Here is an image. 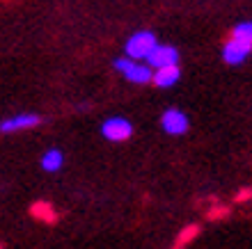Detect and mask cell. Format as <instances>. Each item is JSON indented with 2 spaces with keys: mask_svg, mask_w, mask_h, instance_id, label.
<instances>
[{
  "mask_svg": "<svg viewBox=\"0 0 252 249\" xmlns=\"http://www.w3.org/2000/svg\"><path fill=\"white\" fill-rule=\"evenodd\" d=\"M147 66L152 71L158 69H167V66H179V48L170 46V44H158L154 48V53L147 57Z\"/></svg>",
  "mask_w": 252,
  "mask_h": 249,
  "instance_id": "cell-6",
  "label": "cell"
},
{
  "mask_svg": "<svg viewBox=\"0 0 252 249\" xmlns=\"http://www.w3.org/2000/svg\"><path fill=\"white\" fill-rule=\"evenodd\" d=\"M197 236H199V226H197V224H190V226H186V229H184L179 236H177L174 249H184L192 240V238H197Z\"/></svg>",
  "mask_w": 252,
  "mask_h": 249,
  "instance_id": "cell-11",
  "label": "cell"
},
{
  "mask_svg": "<svg viewBox=\"0 0 252 249\" xmlns=\"http://www.w3.org/2000/svg\"><path fill=\"white\" fill-rule=\"evenodd\" d=\"M160 128H163V133L177 138V135L188 133L190 119H188V114L184 110H179V108H167V110H163V114H160Z\"/></svg>",
  "mask_w": 252,
  "mask_h": 249,
  "instance_id": "cell-3",
  "label": "cell"
},
{
  "mask_svg": "<svg viewBox=\"0 0 252 249\" xmlns=\"http://www.w3.org/2000/svg\"><path fill=\"white\" fill-rule=\"evenodd\" d=\"M232 37L234 39H241V41L252 44V21H241L239 26H234Z\"/></svg>",
  "mask_w": 252,
  "mask_h": 249,
  "instance_id": "cell-12",
  "label": "cell"
},
{
  "mask_svg": "<svg viewBox=\"0 0 252 249\" xmlns=\"http://www.w3.org/2000/svg\"><path fill=\"white\" fill-rule=\"evenodd\" d=\"M252 55V44H248V41H241V39H234V37H229V39L225 41V46H222V51H220V57H222V62L229 66H239L243 64L248 57Z\"/></svg>",
  "mask_w": 252,
  "mask_h": 249,
  "instance_id": "cell-5",
  "label": "cell"
},
{
  "mask_svg": "<svg viewBox=\"0 0 252 249\" xmlns=\"http://www.w3.org/2000/svg\"><path fill=\"white\" fill-rule=\"evenodd\" d=\"M158 46V39L152 30H138L133 32L124 44V57H131L135 62H147V57Z\"/></svg>",
  "mask_w": 252,
  "mask_h": 249,
  "instance_id": "cell-1",
  "label": "cell"
},
{
  "mask_svg": "<svg viewBox=\"0 0 252 249\" xmlns=\"http://www.w3.org/2000/svg\"><path fill=\"white\" fill-rule=\"evenodd\" d=\"M179 80H181V69L179 66H167V69L154 71L152 83L156 87H160V89H170V87H174Z\"/></svg>",
  "mask_w": 252,
  "mask_h": 249,
  "instance_id": "cell-9",
  "label": "cell"
},
{
  "mask_svg": "<svg viewBox=\"0 0 252 249\" xmlns=\"http://www.w3.org/2000/svg\"><path fill=\"white\" fill-rule=\"evenodd\" d=\"M101 135L108 142H126L133 135V124L126 117H108L101 124Z\"/></svg>",
  "mask_w": 252,
  "mask_h": 249,
  "instance_id": "cell-4",
  "label": "cell"
},
{
  "mask_svg": "<svg viewBox=\"0 0 252 249\" xmlns=\"http://www.w3.org/2000/svg\"><path fill=\"white\" fill-rule=\"evenodd\" d=\"M44 119L41 114L37 112H19V114H14V117H7L0 121V133H19V131H28V128H34V126H39Z\"/></svg>",
  "mask_w": 252,
  "mask_h": 249,
  "instance_id": "cell-7",
  "label": "cell"
},
{
  "mask_svg": "<svg viewBox=\"0 0 252 249\" xmlns=\"http://www.w3.org/2000/svg\"><path fill=\"white\" fill-rule=\"evenodd\" d=\"M0 249H2V245H0Z\"/></svg>",
  "mask_w": 252,
  "mask_h": 249,
  "instance_id": "cell-13",
  "label": "cell"
},
{
  "mask_svg": "<svg viewBox=\"0 0 252 249\" xmlns=\"http://www.w3.org/2000/svg\"><path fill=\"white\" fill-rule=\"evenodd\" d=\"M39 167L44 171H48V174L60 171L62 167H64V151H62L60 146H51V149H46L39 158Z\"/></svg>",
  "mask_w": 252,
  "mask_h": 249,
  "instance_id": "cell-8",
  "label": "cell"
},
{
  "mask_svg": "<svg viewBox=\"0 0 252 249\" xmlns=\"http://www.w3.org/2000/svg\"><path fill=\"white\" fill-rule=\"evenodd\" d=\"M113 69L120 71L133 85H147V83H152V78H154V71L147 66V62H135V59L124 57V55L113 59Z\"/></svg>",
  "mask_w": 252,
  "mask_h": 249,
  "instance_id": "cell-2",
  "label": "cell"
},
{
  "mask_svg": "<svg viewBox=\"0 0 252 249\" xmlns=\"http://www.w3.org/2000/svg\"><path fill=\"white\" fill-rule=\"evenodd\" d=\"M32 215L39 217V220H44V222H55V220H58L53 206H51V203H46V201L34 203V206H32Z\"/></svg>",
  "mask_w": 252,
  "mask_h": 249,
  "instance_id": "cell-10",
  "label": "cell"
}]
</instances>
